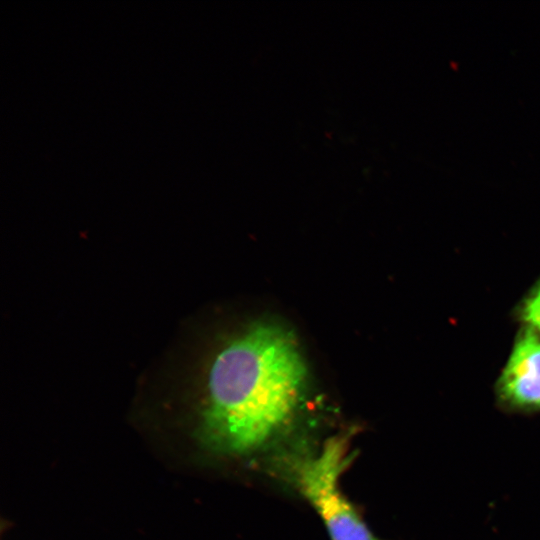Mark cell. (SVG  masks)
<instances>
[{
  "label": "cell",
  "instance_id": "cell-2",
  "mask_svg": "<svg viewBox=\"0 0 540 540\" xmlns=\"http://www.w3.org/2000/svg\"><path fill=\"white\" fill-rule=\"evenodd\" d=\"M344 435L291 462V478L323 520L332 540H378L342 492L339 479L351 462Z\"/></svg>",
  "mask_w": 540,
  "mask_h": 540
},
{
  "label": "cell",
  "instance_id": "cell-4",
  "mask_svg": "<svg viewBox=\"0 0 540 540\" xmlns=\"http://www.w3.org/2000/svg\"><path fill=\"white\" fill-rule=\"evenodd\" d=\"M518 314L525 325L540 335V279L522 300Z\"/></svg>",
  "mask_w": 540,
  "mask_h": 540
},
{
  "label": "cell",
  "instance_id": "cell-3",
  "mask_svg": "<svg viewBox=\"0 0 540 540\" xmlns=\"http://www.w3.org/2000/svg\"><path fill=\"white\" fill-rule=\"evenodd\" d=\"M499 402L518 411L540 410V335L524 325L496 383Z\"/></svg>",
  "mask_w": 540,
  "mask_h": 540
},
{
  "label": "cell",
  "instance_id": "cell-1",
  "mask_svg": "<svg viewBox=\"0 0 540 540\" xmlns=\"http://www.w3.org/2000/svg\"><path fill=\"white\" fill-rule=\"evenodd\" d=\"M306 382L307 368L294 337L271 322L250 326L210 364L201 441L224 455L260 450L291 421Z\"/></svg>",
  "mask_w": 540,
  "mask_h": 540
}]
</instances>
